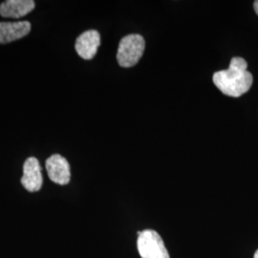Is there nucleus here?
Wrapping results in <instances>:
<instances>
[{"mask_svg": "<svg viewBox=\"0 0 258 258\" xmlns=\"http://www.w3.org/2000/svg\"><path fill=\"white\" fill-rule=\"evenodd\" d=\"M20 182L30 192H36L41 188L43 179L41 167L37 158L30 157L25 161L23 166V176Z\"/></svg>", "mask_w": 258, "mask_h": 258, "instance_id": "obj_5", "label": "nucleus"}, {"mask_svg": "<svg viewBox=\"0 0 258 258\" xmlns=\"http://www.w3.org/2000/svg\"><path fill=\"white\" fill-rule=\"evenodd\" d=\"M247 68V61L242 57L235 56L231 59L230 67L227 70H221L213 74V83L226 96L241 97L249 91L253 82L252 75Z\"/></svg>", "mask_w": 258, "mask_h": 258, "instance_id": "obj_1", "label": "nucleus"}, {"mask_svg": "<svg viewBox=\"0 0 258 258\" xmlns=\"http://www.w3.org/2000/svg\"><path fill=\"white\" fill-rule=\"evenodd\" d=\"M146 48L145 38L141 35H128L120 39L117 60L121 67L129 68L137 64Z\"/></svg>", "mask_w": 258, "mask_h": 258, "instance_id": "obj_2", "label": "nucleus"}, {"mask_svg": "<svg viewBox=\"0 0 258 258\" xmlns=\"http://www.w3.org/2000/svg\"><path fill=\"white\" fill-rule=\"evenodd\" d=\"M253 8H254V11H255V13L258 16V0L253 2Z\"/></svg>", "mask_w": 258, "mask_h": 258, "instance_id": "obj_9", "label": "nucleus"}, {"mask_svg": "<svg viewBox=\"0 0 258 258\" xmlns=\"http://www.w3.org/2000/svg\"><path fill=\"white\" fill-rule=\"evenodd\" d=\"M35 7L36 3L33 0H7L0 5V16L20 19L27 16Z\"/></svg>", "mask_w": 258, "mask_h": 258, "instance_id": "obj_8", "label": "nucleus"}, {"mask_svg": "<svg viewBox=\"0 0 258 258\" xmlns=\"http://www.w3.org/2000/svg\"><path fill=\"white\" fill-rule=\"evenodd\" d=\"M31 31L29 21L0 22V43H9L26 37Z\"/></svg>", "mask_w": 258, "mask_h": 258, "instance_id": "obj_7", "label": "nucleus"}, {"mask_svg": "<svg viewBox=\"0 0 258 258\" xmlns=\"http://www.w3.org/2000/svg\"><path fill=\"white\" fill-rule=\"evenodd\" d=\"M45 166L49 178L55 184L65 185L70 182V165L64 157L52 155L47 159Z\"/></svg>", "mask_w": 258, "mask_h": 258, "instance_id": "obj_4", "label": "nucleus"}, {"mask_svg": "<svg viewBox=\"0 0 258 258\" xmlns=\"http://www.w3.org/2000/svg\"><path fill=\"white\" fill-rule=\"evenodd\" d=\"M137 247L142 258H170L164 241L154 230L138 231Z\"/></svg>", "mask_w": 258, "mask_h": 258, "instance_id": "obj_3", "label": "nucleus"}, {"mask_svg": "<svg viewBox=\"0 0 258 258\" xmlns=\"http://www.w3.org/2000/svg\"><path fill=\"white\" fill-rule=\"evenodd\" d=\"M101 45V36L96 30H88L77 38L75 48L83 59H92Z\"/></svg>", "mask_w": 258, "mask_h": 258, "instance_id": "obj_6", "label": "nucleus"}, {"mask_svg": "<svg viewBox=\"0 0 258 258\" xmlns=\"http://www.w3.org/2000/svg\"><path fill=\"white\" fill-rule=\"evenodd\" d=\"M253 258H258V249L256 250V252L254 253V256H253Z\"/></svg>", "mask_w": 258, "mask_h": 258, "instance_id": "obj_10", "label": "nucleus"}]
</instances>
